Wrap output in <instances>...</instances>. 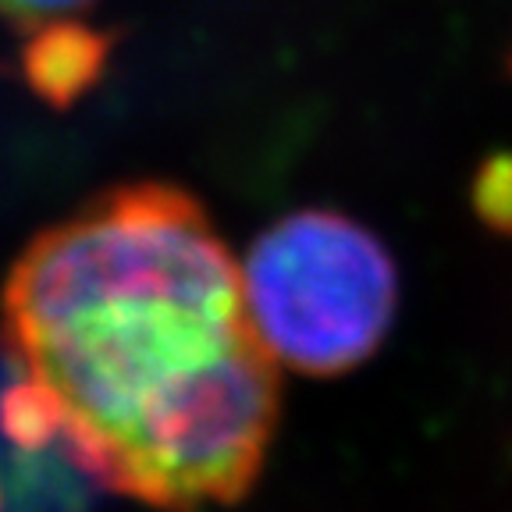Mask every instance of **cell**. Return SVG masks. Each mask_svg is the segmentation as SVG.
<instances>
[{"label":"cell","instance_id":"obj_4","mask_svg":"<svg viewBox=\"0 0 512 512\" xmlns=\"http://www.w3.org/2000/svg\"><path fill=\"white\" fill-rule=\"evenodd\" d=\"M86 4H93V0H0V15L25 25V29H40V25L57 22V18L86 8Z\"/></svg>","mask_w":512,"mask_h":512},{"label":"cell","instance_id":"obj_3","mask_svg":"<svg viewBox=\"0 0 512 512\" xmlns=\"http://www.w3.org/2000/svg\"><path fill=\"white\" fill-rule=\"evenodd\" d=\"M107 54L111 36L57 18L32 29L22 50V72L32 93L43 96L50 107H68L100 79Z\"/></svg>","mask_w":512,"mask_h":512},{"label":"cell","instance_id":"obj_1","mask_svg":"<svg viewBox=\"0 0 512 512\" xmlns=\"http://www.w3.org/2000/svg\"><path fill=\"white\" fill-rule=\"evenodd\" d=\"M0 342L93 480L160 512L249 491L278 420L242 264L175 185H121L43 232L4 285Z\"/></svg>","mask_w":512,"mask_h":512},{"label":"cell","instance_id":"obj_2","mask_svg":"<svg viewBox=\"0 0 512 512\" xmlns=\"http://www.w3.org/2000/svg\"><path fill=\"white\" fill-rule=\"evenodd\" d=\"M242 288L274 363L317 377L360 367L399 306V274L381 239L331 210L271 224L242 264Z\"/></svg>","mask_w":512,"mask_h":512}]
</instances>
